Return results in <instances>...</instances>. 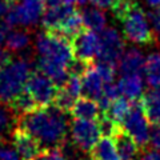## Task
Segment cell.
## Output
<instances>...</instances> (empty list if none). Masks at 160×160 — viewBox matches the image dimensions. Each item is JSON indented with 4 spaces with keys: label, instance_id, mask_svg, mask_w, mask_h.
I'll list each match as a JSON object with an SVG mask.
<instances>
[{
    "label": "cell",
    "instance_id": "cell-6",
    "mask_svg": "<svg viewBox=\"0 0 160 160\" xmlns=\"http://www.w3.org/2000/svg\"><path fill=\"white\" fill-rule=\"evenodd\" d=\"M120 127L124 132L128 133L135 140V143L139 146V148H144L148 144L149 132H151L149 120L146 116L140 99L132 102L131 108H129V111L126 115Z\"/></svg>",
    "mask_w": 160,
    "mask_h": 160
},
{
    "label": "cell",
    "instance_id": "cell-35",
    "mask_svg": "<svg viewBox=\"0 0 160 160\" xmlns=\"http://www.w3.org/2000/svg\"><path fill=\"white\" fill-rule=\"evenodd\" d=\"M4 39H6V33H4L2 29H0V44H2L4 42Z\"/></svg>",
    "mask_w": 160,
    "mask_h": 160
},
{
    "label": "cell",
    "instance_id": "cell-31",
    "mask_svg": "<svg viewBox=\"0 0 160 160\" xmlns=\"http://www.w3.org/2000/svg\"><path fill=\"white\" fill-rule=\"evenodd\" d=\"M12 60V55L7 48H0V68H3Z\"/></svg>",
    "mask_w": 160,
    "mask_h": 160
},
{
    "label": "cell",
    "instance_id": "cell-14",
    "mask_svg": "<svg viewBox=\"0 0 160 160\" xmlns=\"http://www.w3.org/2000/svg\"><path fill=\"white\" fill-rule=\"evenodd\" d=\"M119 95L135 102L143 96V76L140 73L122 75L116 84Z\"/></svg>",
    "mask_w": 160,
    "mask_h": 160
},
{
    "label": "cell",
    "instance_id": "cell-37",
    "mask_svg": "<svg viewBox=\"0 0 160 160\" xmlns=\"http://www.w3.org/2000/svg\"><path fill=\"white\" fill-rule=\"evenodd\" d=\"M8 2H9V3H13V2H15V0H8Z\"/></svg>",
    "mask_w": 160,
    "mask_h": 160
},
{
    "label": "cell",
    "instance_id": "cell-21",
    "mask_svg": "<svg viewBox=\"0 0 160 160\" xmlns=\"http://www.w3.org/2000/svg\"><path fill=\"white\" fill-rule=\"evenodd\" d=\"M82 15V22L83 27L87 29H91L93 32H102L106 28L107 24V18L104 12L102 11V8L99 7H87L83 9Z\"/></svg>",
    "mask_w": 160,
    "mask_h": 160
},
{
    "label": "cell",
    "instance_id": "cell-10",
    "mask_svg": "<svg viewBox=\"0 0 160 160\" xmlns=\"http://www.w3.org/2000/svg\"><path fill=\"white\" fill-rule=\"evenodd\" d=\"M100 38V49L98 59L116 67L124 52V40L115 28H104Z\"/></svg>",
    "mask_w": 160,
    "mask_h": 160
},
{
    "label": "cell",
    "instance_id": "cell-27",
    "mask_svg": "<svg viewBox=\"0 0 160 160\" xmlns=\"http://www.w3.org/2000/svg\"><path fill=\"white\" fill-rule=\"evenodd\" d=\"M147 18L149 19V22H151L155 42H156V40L160 42V12L158 9H153V11H151L147 15Z\"/></svg>",
    "mask_w": 160,
    "mask_h": 160
},
{
    "label": "cell",
    "instance_id": "cell-38",
    "mask_svg": "<svg viewBox=\"0 0 160 160\" xmlns=\"http://www.w3.org/2000/svg\"><path fill=\"white\" fill-rule=\"evenodd\" d=\"M0 139H2V138H0Z\"/></svg>",
    "mask_w": 160,
    "mask_h": 160
},
{
    "label": "cell",
    "instance_id": "cell-11",
    "mask_svg": "<svg viewBox=\"0 0 160 160\" xmlns=\"http://www.w3.org/2000/svg\"><path fill=\"white\" fill-rule=\"evenodd\" d=\"M82 93V82H80V73L69 72L67 80L62 86H58V91L53 99V106L60 111L68 113L72 108L73 103L79 99Z\"/></svg>",
    "mask_w": 160,
    "mask_h": 160
},
{
    "label": "cell",
    "instance_id": "cell-16",
    "mask_svg": "<svg viewBox=\"0 0 160 160\" xmlns=\"http://www.w3.org/2000/svg\"><path fill=\"white\" fill-rule=\"evenodd\" d=\"M131 104H132L131 100L126 99L124 96H118L108 104V107L102 112L100 118L107 119L113 126L120 127L126 115L128 113L129 108H131Z\"/></svg>",
    "mask_w": 160,
    "mask_h": 160
},
{
    "label": "cell",
    "instance_id": "cell-23",
    "mask_svg": "<svg viewBox=\"0 0 160 160\" xmlns=\"http://www.w3.org/2000/svg\"><path fill=\"white\" fill-rule=\"evenodd\" d=\"M143 71L148 86L160 88V53H151L144 60Z\"/></svg>",
    "mask_w": 160,
    "mask_h": 160
},
{
    "label": "cell",
    "instance_id": "cell-25",
    "mask_svg": "<svg viewBox=\"0 0 160 160\" xmlns=\"http://www.w3.org/2000/svg\"><path fill=\"white\" fill-rule=\"evenodd\" d=\"M95 68L98 69L99 75L102 76L104 84L112 83L113 78H115V71H116V67L112 66V64L104 63V62H98V64H95Z\"/></svg>",
    "mask_w": 160,
    "mask_h": 160
},
{
    "label": "cell",
    "instance_id": "cell-13",
    "mask_svg": "<svg viewBox=\"0 0 160 160\" xmlns=\"http://www.w3.org/2000/svg\"><path fill=\"white\" fill-rule=\"evenodd\" d=\"M80 82H82V93L86 95V98L99 100L102 96L104 82L102 76L99 75L98 69L95 68V64H88L86 69L80 75Z\"/></svg>",
    "mask_w": 160,
    "mask_h": 160
},
{
    "label": "cell",
    "instance_id": "cell-34",
    "mask_svg": "<svg viewBox=\"0 0 160 160\" xmlns=\"http://www.w3.org/2000/svg\"><path fill=\"white\" fill-rule=\"evenodd\" d=\"M146 2L149 4V6H152V7H158V6H160V0H146Z\"/></svg>",
    "mask_w": 160,
    "mask_h": 160
},
{
    "label": "cell",
    "instance_id": "cell-26",
    "mask_svg": "<svg viewBox=\"0 0 160 160\" xmlns=\"http://www.w3.org/2000/svg\"><path fill=\"white\" fill-rule=\"evenodd\" d=\"M0 160H20L13 146L9 144L4 138L0 139Z\"/></svg>",
    "mask_w": 160,
    "mask_h": 160
},
{
    "label": "cell",
    "instance_id": "cell-30",
    "mask_svg": "<svg viewBox=\"0 0 160 160\" xmlns=\"http://www.w3.org/2000/svg\"><path fill=\"white\" fill-rule=\"evenodd\" d=\"M95 7H99V8H102V9H115L116 8L119 4H120V2L122 0H89Z\"/></svg>",
    "mask_w": 160,
    "mask_h": 160
},
{
    "label": "cell",
    "instance_id": "cell-19",
    "mask_svg": "<svg viewBox=\"0 0 160 160\" xmlns=\"http://www.w3.org/2000/svg\"><path fill=\"white\" fill-rule=\"evenodd\" d=\"M146 116L152 124H160V88H152L140 98Z\"/></svg>",
    "mask_w": 160,
    "mask_h": 160
},
{
    "label": "cell",
    "instance_id": "cell-18",
    "mask_svg": "<svg viewBox=\"0 0 160 160\" xmlns=\"http://www.w3.org/2000/svg\"><path fill=\"white\" fill-rule=\"evenodd\" d=\"M144 56L142 51L136 48H129L123 52L122 58L119 60V69L123 75L127 73H140L143 71L144 66Z\"/></svg>",
    "mask_w": 160,
    "mask_h": 160
},
{
    "label": "cell",
    "instance_id": "cell-17",
    "mask_svg": "<svg viewBox=\"0 0 160 160\" xmlns=\"http://www.w3.org/2000/svg\"><path fill=\"white\" fill-rule=\"evenodd\" d=\"M115 147H116V151L119 153L120 160H133L135 156L139 152V146L135 143V140L129 136L128 133H126L120 127L116 132H115L112 136Z\"/></svg>",
    "mask_w": 160,
    "mask_h": 160
},
{
    "label": "cell",
    "instance_id": "cell-7",
    "mask_svg": "<svg viewBox=\"0 0 160 160\" xmlns=\"http://www.w3.org/2000/svg\"><path fill=\"white\" fill-rule=\"evenodd\" d=\"M24 91L31 96L35 106L38 108H42L51 106L53 103L55 95H56L58 91V86L46 73L36 69V71H32L31 75H29L26 87H24Z\"/></svg>",
    "mask_w": 160,
    "mask_h": 160
},
{
    "label": "cell",
    "instance_id": "cell-39",
    "mask_svg": "<svg viewBox=\"0 0 160 160\" xmlns=\"http://www.w3.org/2000/svg\"><path fill=\"white\" fill-rule=\"evenodd\" d=\"M92 160H93V159H92Z\"/></svg>",
    "mask_w": 160,
    "mask_h": 160
},
{
    "label": "cell",
    "instance_id": "cell-20",
    "mask_svg": "<svg viewBox=\"0 0 160 160\" xmlns=\"http://www.w3.org/2000/svg\"><path fill=\"white\" fill-rule=\"evenodd\" d=\"M89 156L93 160H120L111 136H103L89 151Z\"/></svg>",
    "mask_w": 160,
    "mask_h": 160
},
{
    "label": "cell",
    "instance_id": "cell-36",
    "mask_svg": "<svg viewBox=\"0 0 160 160\" xmlns=\"http://www.w3.org/2000/svg\"><path fill=\"white\" fill-rule=\"evenodd\" d=\"M89 2V0H76L78 4H82V6H84V4H87Z\"/></svg>",
    "mask_w": 160,
    "mask_h": 160
},
{
    "label": "cell",
    "instance_id": "cell-29",
    "mask_svg": "<svg viewBox=\"0 0 160 160\" xmlns=\"http://www.w3.org/2000/svg\"><path fill=\"white\" fill-rule=\"evenodd\" d=\"M149 144L153 149L160 152V124H153V128L149 132Z\"/></svg>",
    "mask_w": 160,
    "mask_h": 160
},
{
    "label": "cell",
    "instance_id": "cell-8",
    "mask_svg": "<svg viewBox=\"0 0 160 160\" xmlns=\"http://www.w3.org/2000/svg\"><path fill=\"white\" fill-rule=\"evenodd\" d=\"M69 135L71 142L82 152H88L102 138V128L99 122L92 120H79L73 119L69 123Z\"/></svg>",
    "mask_w": 160,
    "mask_h": 160
},
{
    "label": "cell",
    "instance_id": "cell-15",
    "mask_svg": "<svg viewBox=\"0 0 160 160\" xmlns=\"http://www.w3.org/2000/svg\"><path fill=\"white\" fill-rule=\"evenodd\" d=\"M69 113L73 119L79 120H92V122H98L100 119V108L96 100L89 99V98H82L78 99L73 103L72 108L69 109Z\"/></svg>",
    "mask_w": 160,
    "mask_h": 160
},
{
    "label": "cell",
    "instance_id": "cell-22",
    "mask_svg": "<svg viewBox=\"0 0 160 160\" xmlns=\"http://www.w3.org/2000/svg\"><path fill=\"white\" fill-rule=\"evenodd\" d=\"M6 46L11 53H18L27 49L31 43V36L27 31L23 29H9L6 33Z\"/></svg>",
    "mask_w": 160,
    "mask_h": 160
},
{
    "label": "cell",
    "instance_id": "cell-1",
    "mask_svg": "<svg viewBox=\"0 0 160 160\" xmlns=\"http://www.w3.org/2000/svg\"><path fill=\"white\" fill-rule=\"evenodd\" d=\"M16 127L27 131L46 149L60 148L67 142L69 123L66 112L51 104L18 116Z\"/></svg>",
    "mask_w": 160,
    "mask_h": 160
},
{
    "label": "cell",
    "instance_id": "cell-24",
    "mask_svg": "<svg viewBox=\"0 0 160 160\" xmlns=\"http://www.w3.org/2000/svg\"><path fill=\"white\" fill-rule=\"evenodd\" d=\"M18 115L15 113L11 107L7 104L0 103V138H4V135L11 132V128L16 127Z\"/></svg>",
    "mask_w": 160,
    "mask_h": 160
},
{
    "label": "cell",
    "instance_id": "cell-5",
    "mask_svg": "<svg viewBox=\"0 0 160 160\" xmlns=\"http://www.w3.org/2000/svg\"><path fill=\"white\" fill-rule=\"evenodd\" d=\"M31 72V63L23 58L11 60L0 68V103L8 106L24 89Z\"/></svg>",
    "mask_w": 160,
    "mask_h": 160
},
{
    "label": "cell",
    "instance_id": "cell-9",
    "mask_svg": "<svg viewBox=\"0 0 160 160\" xmlns=\"http://www.w3.org/2000/svg\"><path fill=\"white\" fill-rule=\"evenodd\" d=\"M73 52V58L76 62L83 64H92L98 58L100 49V38L96 32L87 28H82L80 31L69 39Z\"/></svg>",
    "mask_w": 160,
    "mask_h": 160
},
{
    "label": "cell",
    "instance_id": "cell-33",
    "mask_svg": "<svg viewBox=\"0 0 160 160\" xmlns=\"http://www.w3.org/2000/svg\"><path fill=\"white\" fill-rule=\"evenodd\" d=\"M11 4L8 0H0V18H3L4 15L8 12V9L11 8Z\"/></svg>",
    "mask_w": 160,
    "mask_h": 160
},
{
    "label": "cell",
    "instance_id": "cell-3",
    "mask_svg": "<svg viewBox=\"0 0 160 160\" xmlns=\"http://www.w3.org/2000/svg\"><path fill=\"white\" fill-rule=\"evenodd\" d=\"M112 12L123 24L124 38L131 43L147 46L155 42L152 28L148 24V18L138 0H122Z\"/></svg>",
    "mask_w": 160,
    "mask_h": 160
},
{
    "label": "cell",
    "instance_id": "cell-4",
    "mask_svg": "<svg viewBox=\"0 0 160 160\" xmlns=\"http://www.w3.org/2000/svg\"><path fill=\"white\" fill-rule=\"evenodd\" d=\"M42 24L46 31L64 35L68 39L83 28L82 15L76 6L67 2L56 7H47L42 15Z\"/></svg>",
    "mask_w": 160,
    "mask_h": 160
},
{
    "label": "cell",
    "instance_id": "cell-28",
    "mask_svg": "<svg viewBox=\"0 0 160 160\" xmlns=\"http://www.w3.org/2000/svg\"><path fill=\"white\" fill-rule=\"evenodd\" d=\"M33 160H66L62 152L59 149H46L43 148V151L40 152Z\"/></svg>",
    "mask_w": 160,
    "mask_h": 160
},
{
    "label": "cell",
    "instance_id": "cell-2",
    "mask_svg": "<svg viewBox=\"0 0 160 160\" xmlns=\"http://www.w3.org/2000/svg\"><path fill=\"white\" fill-rule=\"evenodd\" d=\"M35 48L38 53V69L46 73L56 86H62L67 80L75 60L71 40L64 35L44 29L38 33Z\"/></svg>",
    "mask_w": 160,
    "mask_h": 160
},
{
    "label": "cell",
    "instance_id": "cell-12",
    "mask_svg": "<svg viewBox=\"0 0 160 160\" xmlns=\"http://www.w3.org/2000/svg\"><path fill=\"white\" fill-rule=\"evenodd\" d=\"M12 146L20 160H33L43 151V147L38 140L19 127H15L12 131Z\"/></svg>",
    "mask_w": 160,
    "mask_h": 160
},
{
    "label": "cell",
    "instance_id": "cell-32",
    "mask_svg": "<svg viewBox=\"0 0 160 160\" xmlns=\"http://www.w3.org/2000/svg\"><path fill=\"white\" fill-rule=\"evenodd\" d=\"M140 160H160V152L156 149H149V151H143Z\"/></svg>",
    "mask_w": 160,
    "mask_h": 160
}]
</instances>
